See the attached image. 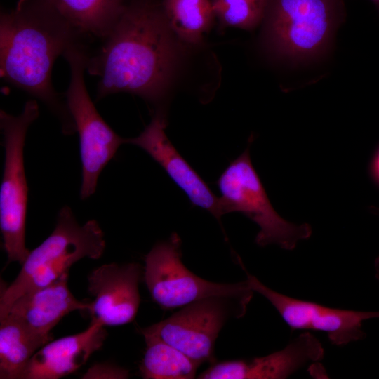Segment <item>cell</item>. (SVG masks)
Returning a JSON list of instances; mask_svg holds the SVG:
<instances>
[{
  "label": "cell",
  "instance_id": "obj_17",
  "mask_svg": "<svg viewBox=\"0 0 379 379\" xmlns=\"http://www.w3.org/2000/svg\"><path fill=\"white\" fill-rule=\"evenodd\" d=\"M161 5L173 32L187 47L200 46L215 20L212 0H161Z\"/></svg>",
  "mask_w": 379,
  "mask_h": 379
},
{
  "label": "cell",
  "instance_id": "obj_20",
  "mask_svg": "<svg viewBox=\"0 0 379 379\" xmlns=\"http://www.w3.org/2000/svg\"><path fill=\"white\" fill-rule=\"evenodd\" d=\"M270 0H212L220 29L236 27L253 31L262 25Z\"/></svg>",
  "mask_w": 379,
  "mask_h": 379
},
{
  "label": "cell",
  "instance_id": "obj_12",
  "mask_svg": "<svg viewBox=\"0 0 379 379\" xmlns=\"http://www.w3.org/2000/svg\"><path fill=\"white\" fill-rule=\"evenodd\" d=\"M163 112H155L151 122L137 137L125 143L136 145L157 162L171 179L186 194L191 203L211 213L216 219L222 215L219 197L175 148L168 138Z\"/></svg>",
  "mask_w": 379,
  "mask_h": 379
},
{
  "label": "cell",
  "instance_id": "obj_4",
  "mask_svg": "<svg viewBox=\"0 0 379 379\" xmlns=\"http://www.w3.org/2000/svg\"><path fill=\"white\" fill-rule=\"evenodd\" d=\"M105 246L104 233L96 220L80 225L71 208L63 206L52 233L29 251L16 278L1 291L0 320L19 297L69 274L72 265L84 258H100Z\"/></svg>",
  "mask_w": 379,
  "mask_h": 379
},
{
  "label": "cell",
  "instance_id": "obj_14",
  "mask_svg": "<svg viewBox=\"0 0 379 379\" xmlns=\"http://www.w3.org/2000/svg\"><path fill=\"white\" fill-rule=\"evenodd\" d=\"M68 274L19 297L6 316L14 318L34 336L46 343L49 342L51 331L65 315L91 309L90 302L77 300L69 291Z\"/></svg>",
  "mask_w": 379,
  "mask_h": 379
},
{
  "label": "cell",
  "instance_id": "obj_24",
  "mask_svg": "<svg viewBox=\"0 0 379 379\" xmlns=\"http://www.w3.org/2000/svg\"><path fill=\"white\" fill-rule=\"evenodd\" d=\"M379 10V0H371Z\"/></svg>",
  "mask_w": 379,
  "mask_h": 379
},
{
  "label": "cell",
  "instance_id": "obj_22",
  "mask_svg": "<svg viewBox=\"0 0 379 379\" xmlns=\"http://www.w3.org/2000/svg\"><path fill=\"white\" fill-rule=\"evenodd\" d=\"M372 171L375 178L379 182V149L374 157L372 164Z\"/></svg>",
  "mask_w": 379,
  "mask_h": 379
},
{
  "label": "cell",
  "instance_id": "obj_5",
  "mask_svg": "<svg viewBox=\"0 0 379 379\" xmlns=\"http://www.w3.org/2000/svg\"><path fill=\"white\" fill-rule=\"evenodd\" d=\"M39 115L35 100H28L22 112L12 115L0 111V128L5 156L0 187V230L8 262L20 265L29 251L25 245L27 184L24 147L27 130Z\"/></svg>",
  "mask_w": 379,
  "mask_h": 379
},
{
  "label": "cell",
  "instance_id": "obj_3",
  "mask_svg": "<svg viewBox=\"0 0 379 379\" xmlns=\"http://www.w3.org/2000/svg\"><path fill=\"white\" fill-rule=\"evenodd\" d=\"M344 19L343 0H270L262 44L276 58L312 61L328 52Z\"/></svg>",
  "mask_w": 379,
  "mask_h": 379
},
{
  "label": "cell",
  "instance_id": "obj_19",
  "mask_svg": "<svg viewBox=\"0 0 379 379\" xmlns=\"http://www.w3.org/2000/svg\"><path fill=\"white\" fill-rule=\"evenodd\" d=\"M146 350L139 366L145 379H192L199 365L175 347L145 336Z\"/></svg>",
  "mask_w": 379,
  "mask_h": 379
},
{
  "label": "cell",
  "instance_id": "obj_1",
  "mask_svg": "<svg viewBox=\"0 0 379 379\" xmlns=\"http://www.w3.org/2000/svg\"><path fill=\"white\" fill-rule=\"evenodd\" d=\"M185 47L168 25L161 0H127L110 32L87 58L86 72L100 78L96 100L124 92L159 105Z\"/></svg>",
  "mask_w": 379,
  "mask_h": 379
},
{
  "label": "cell",
  "instance_id": "obj_8",
  "mask_svg": "<svg viewBox=\"0 0 379 379\" xmlns=\"http://www.w3.org/2000/svg\"><path fill=\"white\" fill-rule=\"evenodd\" d=\"M181 240L173 233L157 243L145 258L144 279L153 300L162 309L181 308L199 300L225 296L250 301L253 291L248 281L220 284L205 280L181 260Z\"/></svg>",
  "mask_w": 379,
  "mask_h": 379
},
{
  "label": "cell",
  "instance_id": "obj_16",
  "mask_svg": "<svg viewBox=\"0 0 379 379\" xmlns=\"http://www.w3.org/2000/svg\"><path fill=\"white\" fill-rule=\"evenodd\" d=\"M127 0H53L57 8L85 39L102 40Z\"/></svg>",
  "mask_w": 379,
  "mask_h": 379
},
{
  "label": "cell",
  "instance_id": "obj_23",
  "mask_svg": "<svg viewBox=\"0 0 379 379\" xmlns=\"http://www.w3.org/2000/svg\"><path fill=\"white\" fill-rule=\"evenodd\" d=\"M373 212H374L375 213L379 215V208H374L373 210ZM375 275H376L377 279L379 280V258L375 260Z\"/></svg>",
  "mask_w": 379,
  "mask_h": 379
},
{
  "label": "cell",
  "instance_id": "obj_18",
  "mask_svg": "<svg viewBox=\"0 0 379 379\" xmlns=\"http://www.w3.org/2000/svg\"><path fill=\"white\" fill-rule=\"evenodd\" d=\"M45 344L11 316L0 320V378L20 379L31 358Z\"/></svg>",
  "mask_w": 379,
  "mask_h": 379
},
{
  "label": "cell",
  "instance_id": "obj_15",
  "mask_svg": "<svg viewBox=\"0 0 379 379\" xmlns=\"http://www.w3.org/2000/svg\"><path fill=\"white\" fill-rule=\"evenodd\" d=\"M104 326L91 321L84 331L49 341L39 349L20 379H58L82 366L104 343Z\"/></svg>",
  "mask_w": 379,
  "mask_h": 379
},
{
  "label": "cell",
  "instance_id": "obj_10",
  "mask_svg": "<svg viewBox=\"0 0 379 379\" xmlns=\"http://www.w3.org/2000/svg\"><path fill=\"white\" fill-rule=\"evenodd\" d=\"M240 264L246 272V281L251 289L262 295L273 305L292 331L324 332L333 345L341 346L364 338L363 321L379 318V312L332 308L281 294L249 274L241 261Z\"/></svg>",
  "mask_w": 379,
  "mask_h": 379
},
{
  "label": "cell",
  "instance_id": "obj_13",
  "mask_svg": "<svg viewBox=\"0 0 379 379\" xmlns=\"http://www.w3.org/2000/svg\"><path fill=\"white\" fill-rule=\"evenodd\" d=\"M321 343L310 332H303L284 348L250 359H234L212 364L200 379H284L308 362L323 359Z\"/></svg>",
  "mask_w": 379,
  "mask_h": 379
},
{
  "label": "cell",
  "instance_id": "obj_7",
  "mask_svg": "<svg viewBox=\"0 0 379 379\" xmlns=\"http://www.w3.org/2000/svg\"><path fill=\"white\" fill-rule=\"evenodd\" d=\"M89 53L86 43L79 42L62 55L70 69L65 98L79 138L80 197L83 200L94 194L102 171L125 143V138L117 135L100 115L87 91L84 73Z\"/></svg>",
  "mask_w": 379,
  "mask_h": 379
},
{
  "label": "cell",
  "instance_id": "obj_11",
  "mask_svg": "<svg viewBox=\"0 0 379 379\" xmlns=\"http://www.w3.org/2000/svg\"><path fill=\"white\" fill-rule=\"evenodd\" d=\"M141 274L135 262L105 264L93 270L88 276V291L94 298L90 302L92 321L104 326L133 321L140 302Z\"/></svg>",
  "mask_w": 379,
  "mask_h": 379
},
{
  "label": "cell",
  "instance_id": "obj_6",
  "mask_svg": "<svg viewBox=\"0 0 379 379\" xmlns=\"http://www.w3.org/2000/svg\"><path fill=\"white\" fill-rule=\"evenodd\" d=\"M222 215L232 212L243 213L260 230L255 241L264 247L277 244L285 250H293L300 240L309 239L312 233L307 223L296 225L280 216L274 210L250 156V144L233 160L217 181Z\"/></svg>",
  "mask_w": 379,
  "mask_h": 379
},
{
  "label": "cell",
  "instance_id": "obj_2",
  "mask_svg": "<svg viewBox=\"0 0 379 379\" xmlns=\"http://www.w3.org/2000/svg\"><path fill=\"white\" fill-rule=\"evenodd\" d=\"M86 41L53 0H18L1 12V77L45 104L65 135L76 132L75 126L66 101L53 86V67L59 55Z\"/></svg>",
  "mask_w": 379,
  "mask_h": 379
},
{
  "label": "cell",
  "instance_id": "obj_21",
  "mask_svg": "<svg viewBox=\"0 0 379 379\" xmlns=\"http://www.w3.org/2000/svg\"><path fill=\"white\" fill-rule=\"evenodd\" d=\"M129 377L128 370L108 363L92 366L82 375L84 379H126Z\"/></svg>",
  "mask_w": 379,
  "mask_h": 379
},
{
  "label": "cell",
  "instance_id": "obj_9",
  "mask_svg": "<svg viewBox=\"0 0 379 379\" xmlns=\"http://www.w3.org/2000/svg\"><path fill=\"white\" fill-rule=\"evenodd\" d=\"M249 301L225 296L203 298L141 330L175 347L199 366L213 364L216 339L230 315H244Z\"/></svg>",
  "mask_w": 379,
  "mask_h": 379
}]
</instances>
